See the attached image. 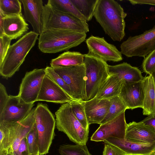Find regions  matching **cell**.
Returning a JSON list of instances; mask_svg holds the SVG:
<instances>
[{"label":"cell","mask_w":155,"mask_h":155,"mask_svg":"<svg viewBox=\"0 0 155 155\" xmlns=\"http://www.w3.org/2000/svg\"><path fill=\"white\" fill-rule=\"evenodd\" d=\"M127 15L116 1L98 0L94 17L106 34L114 41H120L125 35Z\"/></svg>","instance_id":"6da1fadb"},{"label":"cell","mask_w":155,"mask_h":155,"mask_svg":"<svg viewBox=\"0 0 155 155\" xmlns=\"http://www.w3.org/2000/svg\"><path fill=\"white\" fill-rule=\"evenodd\" d=\"M86 34L67 30H49L43 32L38 39V47L45 53L67 51L81 44Z\"/></svg>","instance_id":"7a4b0ae2"},{"label":"cell","mask_w":155,"mask_h":155,"mask_svg":"<svg viewBox=\"0 0 155 155\" xmlns=\"http://www.w3.org/2000/svg\"><path fill=\"white\" fill-rule=\"evenodd\" d=\"M39 35L31 31L10 46L2 63L0 74L8 79L18 71L28 54L35 45Z\"/></svg>","instance_id":"3957f363"},{"label":"cell","mask_w":155,"mask_h":155,"mask_svg":"<svg viewBox=\"0 0 155 155\" xmlns=\"http://www.w3.org/2000/svg\"><path fill=\"white\" fill-rule=\"evenodd\" d=\"M41 19L42 32L57 29L70 30L86 34L89 31L87 21L60 11L48 2L44 5Z\"/></svg>","instance_id":"277c9868"},{"label":"cell","mask_w":155,"mask_h":155,"mask_svg":"<svg viewBox=\"0 0 155 155\" xmlns=\"http://www.w3.org/2000/svg\"><path fill=\"white\" fill-rule=\"evenodd\" d=\"M57 129L76 144H86L89 130L85 129L74 114L70 102L62 104L55 112Z\"/></svg>","instance_id":"5b68a950"},{"label":"cell","mask_w":155,"mask_h":155,"mask_svg":"<svg viewBox=\"0 0 155 155\" xmlns=\"http://www.w3.org/2000/svg\"><path fill=\"white\" fill-rule=\"evenodd\" d=\"M86 70V99L95 97L101 85L110 76L107 62L88 54H84Z\"/></svg>","instance_id":"8992f818"},{"label":"cell","mask_w":155,"mask_h":155,"mask_svg":"<svg viewBox=\"0 0 155 155\" xmlns=\"http://www.w3.org/2000/svg\"><path fill=\"white\" fill-rule=\"evenodd\" d=\"M40 155L48 153L55 134L56 120L47 104L38 103L35 111Z\"/></svg>","instance_id":"52a82bcc"},{"label":"cell","mask_w":155,"mask_h":155,"mask_svg":"<svg viewBox=\"0 0 155 155\" xmlns=\"http://www.w3.org/2000/svg\"><path fill=\"white\" fill-rule=\"evenodd\" d=\"M120 48L122 54L127 57L144 58L155 49V25L140 35L129 37Z\"/></svg>","instance_id":"ba28073f"},{"label":"cell","mask_w":155,"mask_h":155,"mask_svg":"<svg viewBox=\"0 0 155 155\" xmlns=\"http://www.w3.org/2000/svg\"><path fill=\"white\" fill-rule=\"evenodd\" d=\"M52 68L70 87L73 99L74 100L85 101L86 96L84 64L70 67Z\"/></svg>","instance_id":"9c48e42d"},{"label":"cell","mask_w":155,"mask_h":155,"mask_svg":"<svg viewBox=\"0 0 155 155\" xmlns=\"http://www.w3.org/2000/svg\"><path fill=\"white\" fill-rule=\"evenodd\" d=\"M46 75L45 68L26 72L21 83L18 96L28 103L37 101L42 82Z\"/></svg>","instance_id":"30bf717a"},{"label":"cell","mask_w":155,"mask_h":155,"mask_svg":"<svg viewBox=\"0 0 155 155\" xmlns=\"http://www.w3.org/2000/svg\"><path fill=\"white\" fill-rule=\"evenodd\" d=\"M88 54L107 61L117 62L123 60L122 54L114 45L107 42L104 37L91 36L86 41Z\"/></svg>","instance_id":"8fae6325"},{"label":"cell","mask_w":155,"mask_h":155,"mask_svg":"<svg viewBox=\"0 0 155 155\" xmlns=\"http://www.w3.org/2000/svg\"><path fill=\"white\" fill-rule=\"evenodd\" d=\"M34 103H28L18 95H9L8 101L0 114V122L14 123L23 119L29 114Z\"/></svg>","instance_id":"7c38bea8"},{"label":"cell","mask_w":155,"mask_h":155,"mask_svg":"<svg viewBox=\"0 0 155 155\" xmlns=\"http://www.w3.org/2000/svg\"><path fill=\"white\" fill-rule=\"evenodd\" d=\"M124 112L113 120L100 127L91 138V141L104 142L110 137L125 139L127 124Z\"/></svg>","instance_id":"4fadbf2b"},{"label":"cell","mask_w":155,"mask_h":155,"mask_svg":"<svg viewBox=\"0 0 155 155\" xmlns=\"http://www.w3.org/2000/svg\"><path fill=\"white\" fill-rule=\"evenodd\" d=\"M118 96L127 109L142 108L144 97L143 80L133 82L123 81Z\"/></svg>","instance_id":"5bb4252c"},{"label":"cell","mask_w":155,"mask_h":155,"mask_svg":"<svg viewBox=\"0 0 155 155\" xmlns=\"http://www.w3.org/2000/svg\"><path fill=\"white\" fill-rule=\"evenodd\" d=\"M74 100L46 75L41 84L37 101L65 104Z\"/></svg>","instance_id":"9a60e30c"},{"label":"cell","mask_w":155,"mask_h":155,"mask_svg":"<svg viewBox=\"0 0 155 155\" xmlns=\"http://www.w3.org/2000/svg\"><path fill=\"white\" fill-rule=\"evenodd\" d=\"M125 140L137 143H153L155 142V129L142 121H133L127 124Z\"/></svg>","instance_id":"2e32d148"},{"label":"cell","mask_w":155,"mask_h":155,"mask_svg":"<svg viewBox=\"0 0 155 155\" xmlns=\"http://www.w3.org/2000/svg\"><path fill=\"white\" fill-rule=\"evenodd\" d=\"M84 105L89 124H101L110 105V100L96 97L87 101H81Z\"/></svg>","instance_id":"e0dca14e"},{"label":"cell","mask_w":155,"mask_h":155,"mask_svg":"<svg viewBox=\"0 0 155 155\" xmlns=\"http://www.w3.org/2000/svg\"><path fill=\"white\" fill-rule=\"evenodd\" d=\"M26 20L33 31L40 35L42 32V14L44 5L42 0H21Z\"/></svg>","instance_id":"ac0fdd59"},{"label":"cell","mask_w":155,"mask_h":155,"mask_svg":"<svg viewBox=\"0 0 155 155\" xmlns=\"http://www.w3.org/2000/svg\"><path fill=\"white\" fill-rule=\"evenodd\" d=\"M104 141L117 147L127 155H153L155 152V142L150 144L137 143L114 137H109Z\"/></svg>","instance_id":"d6986e66"},{"label":"cell","mask_w":155,"mask_h":155,"mask_svg":"<svg viewBox=\"0 0 155 155\" xmlns=\"http://www.w3.org/2000/svg\"><path fill=\"white\" fill-rule=\"evenodd\" d=\"M28 25L22 13L4 17V35L12 40L19 38L27 31Z\"/></svg>","instance_id":"ffe728a7"},{"label":"cell","mask_w":155,"mask_h":155,"mask_svg":"<svg viewBox=\"0 0 155 155\" xmlns=\"http://www.w3.org/2000/svg\"><path fill=\"white\" fill-rule=\"evenodd\" d=\"M110 75L117 76L123 81L137 82L143 78L141 71L137 67H133L127 62L115 65H108Z\"/></svg>","instance_id":"44dd1931"},{"label":"cell","mask_w":155,"mask_h":155,"mask_svg":"<svg viewBox=\"0 0 155 155\" xmlns=\"http://www.w3.org/2000/svg\"><path fill=\"white\" fill-rule=\"evenodd\" d=\"M35 107L33 108L28 115L23 119L12 123L15 133V140L12 146L15 154L17 151L21 140L26 137L28 133L35 124Z\"/></svg>","instance_id":"7402d4cb"},{"label":"cell","mask_w":155,"mask_h":155,"mask_svg":"<svg viewBox=\"0 0 155 155\" xmlns=\"http://www.w3.org/2000/svg\"><path fill=\"white\" fill-rule=\"evenodd\" d=\"M144 97L143 114L149 116L155 114V81L151 75L143 78Z\"/></svg>","instance_id":"603a6c76"},{"label":"cell","mask_w":155,"mask_h":155,"mask_svg":"<svg viewBox=\"0 0 155 155\" xmlns=\"http://www.w3.org/2000/svg\"><path fill=\"white\" fill-rule=\"evenodd\" d=\"M123 82V80L117 76L110 75L101 85L95 97L109 100L119 96Z\"/></svg>","instance_id":"cb8c5ba5"},{"label":"cell","mask_w":155,"mask_h":155,"mask_svg":"<svg viewBox=\"0 0 155 155\" xmlns=\"http://www.w3.org/2000/svg\"><path fill=\"white\" fill-rule=\"evenodd\" d=\"M84 54L79 52L67 51L52 59L50 62L51 67H67L84 64Z\"/></svg>","instance_id":"d4e9b609"},{"label":"cell","mask_w":155,"mask_h":155,"mask_svg":"<svg viewBox=\"0 0 155 155\" xmlns=\"http://www.w3.org/2000/svg\"><path fill=\"white\" fill-rule=\"evenodd\" d=\"M15 138V134L12 123L0 122V154L12 146Z\"/></svg>","instance_id":"484cf974"},{"label":"cell","mask_w":155,"mask_h":155,"mask_svg":"<svg viewBox=\"0 0 155 155\" xmlns=\"http://www.w3.org/2000/svg\"><path fill=\"white\" fill-rule=\"evenodd\" d=\"M71 1L87 21L92 19L98 0H71Z\"/></svg>","instance_id":"4316f807"},{"label":"cell","mask_w":155,"mask_h":155,"mask_svg":"<svg viewBox=\"0 0 155 155\" xmlns=\"http://www.w3.org/2000/svg\"><path fill=\"white\" fill-rule=\"evenodd\" d=\"M47 2L60 11L74 16L82 20L87 21L84 17L78 11L71 0H48Z\"/></svg>","instance_id":"83f0119b"},{"label":"cell","mask_w":155,"mask_h":155,"mask_svg":"<svg viewBox=\"0 0 155 155\" xmlns=\"http://www.w3.org/2000/svg\"><path fill=\"white\" fill-rule=\"evenodd\" d=\"M110 105L105 117L101 122L102 124L113 120L127 109L120 97L118 96L109 99Z\"/></svg>","instance_id":"f1b7e54d"},{"label":"cell","mask_w":155,"mask_h":155,"mask_svg":"<svg viewBox=\"0 0 155 155\" xmlns=\"http://www.w3.org/2000/svg\"><path fill=\"white\" fill-rule=\"evenodd\" d=\"M21 4L18 0H0V12L5 16L21 13Z\"/></svg>","instance_id":"f546056e"},{"label":"cell","mask_w":155,"mask_h":155,"mask_svg":"<svg viewBox=\"0 0 155 155\" xmlns=\"http://www.w3.org/2000/svg\"><path fill=\"white\" fill-rule=\"evenodd\" d=\"M60 155H92L86 144H65L60 146L58 149Z\"/></svg>","instance_id":"4dcf8cb0"},{"label":"cell","mask_w":155,"mask_h":155,"mask_svg":"<svg viewBox=\"0 0 155 155\" xmlns=\"http://www.w3.org/2000/svg\"><path fill=\"white\" fill-rule=\"evenodd\" d=\"M72 112L75 116L86 129L89 130V126L84 107L81 101L74 100L70 102Z\"/></svg>","instance_id":"1f68e13d"},{"label":"cell","mask_w":155,"mask_h":155,"mask_svg":"<svg viewBox=\"0 0 155 155\" xmlns=\"http://www.w3.org/2000/svg\"><path fill=\"white\" fill-rule=\"evenodd\" d=\"M45 69L46 75L74 99L72 91L70 87L64 80L54 71L53 68L51 66H47Z\"/></svg>","instance_id":"d6a6232c"},{"label":"cell","mask_w":155,"mask_h":155,"mask_svg":"<svg viewBox=\"0 0 155 155\" xmlns=\"http://www.w3.org/2000/svg\"><path fill=\"white\" fill-rule=\"evenodd\" d=\"M30 155L36 154L39 152L37 130L35 124L26 137Z\"/></svg>","instance_id":"836d02e7"},{"label":"cell","mask_w":155,"mask_h":155,"mask_svg":"<svg viewBox=\"0 0 155 155\" xmlns=\"http://www.w3.org/2000/svg\"><path fill=\"white\" fill-rule=\"evenodd\" d=\"M142 65L143 71L149 75L155 71V49L144 58Z\"/></svg>","instance_id":"e575fe53"},{"label":"cell","mask_w":155,"mask_h":155,"mask_svg":"<svg viewBox=\"0 0 155 155\" xmlns=\"http://www.w3.org/2000/svg\"><path fill=\"white\" fill-rule=\"evenodd\" d=\"M12 39L4 35L0 36V64L4 61L10 46Z\"/></svg>","instance_id":"d590c367"},{"label":"cell","mask_w":155,"mask_h":155,"mask_svg":"<svg viewBox=\"0 0 155 155\" xmlns=\"http://www.w3.org/2000/svg\"><path fill=\"white\" fill-rule=\"evenodd\" d=\"M104 147L103 155H127L120 149L106 141H104Z\"/></svg>","instance_id":"8d00e7d4"},{"label":"cell","mask_w":155,"mask_h":155,"mask_svg":"<svg viewBox=\"0 0 155 155\" xmlns=\"http://www.w3.org/2000/svg\"><path fill=\"white\" fill-rule=\"evenodd\" d=\"M9 98L5 87L0 83V114L2 112Z\"/></svg>","instance_id":"74e56055"},{"label":"cell","mask_w":155,"mask_h":155,"mask_svg":"<svg viewBox=\"0 0 155 155\" xmlns=\"http://www.w3.org/2000/svg\"><path fill=\"white\" fill-rule=\"evenodd\" d=\"M15 155H30L26 137L21 141Z\"/></svg>","instance_id":"f35d334b"},{"label":"cell","mask_w":155,"mask_h":155,"mask_svg":"<svg viewBox=\"0 0 155 155\" xmlns=\"http://www.w3.org/2000/svg\"><path fill=\"white\" fill-rule=\"evenodd\" d=\"M129 1L134 5L145 4L155 5V0H129Z\"/></svg>","instance_id":"ab89813d"},{"label":"cell","mask_w":155,"mask_h":155,"mask_svg":"<svg viewBox=\"0 0 155 155\" xmlns=\"http://www.w3.org/2000/svg\"><path fill=\"white\" fill-rule=\"evenodd\" d=\"M141 121L145 124L152 126L155 129V114L148 116Z\"/></svg>","instance_id":"60d3db41"},{"label":"cell","mask_w":155,"mask_h":155,"mask_svg":"<svg viewBox=\"0 0 155 155\" xmlns=\"http://www.w3.org/2000/svg\"><path fill=\"white\" fill-rule=\"evenodd\" d=\"M5 16L0 12V36L4 35V17Z\"/></svg>","instance_id":"b9f144b4"},{"label":"cell","mask_w":155,"mask_h":155,"mask_svg":"<svg viewBox=\"0 0 155 155\" xmlns=\"http://www.w3.org/2000/svg\"><path fill=\"white\" fill-rule=\"evenodd\" d=\"M1 155H15L13 150L12 148V147L11 146L7 150L6 152H5L4 153Z\"/></svg>","instance_id":"7bdbcfd3"},{"label":"cell","mask_w":155,"mask_h":155,"mask_svg":"<svg viewBox=\"0 0 155 155\" xmlns=\"http://www.w3.org/2000/svg\"><path fill=\"white\" fill-rule=\"evenodd\" d=\"M155 81V71L151 75Z\"/></svg>","instance_id":"ee69618b"},{"label":"cell","mask_w":155,"mask_h":155,"mask_svg":"<svg viewBox=\"0 0 155 155\" xmlns=\"http://www.w3.org/2000/svg\"><path fill=\"white\" fill-rule=\"evenodd\" d=\"M40 155L39 153H38L36 154H34V155Z\"/></svg>","instance_id":"f6af8a7d"},{"label":"cell","mask_w":155,"mask_h":155,"mask_svg":"<svg viewBox=\"0 0 155 155\" xmlns=\"http://www.w3.org/2000/svg\"><path fill=\"white\" fill-rule=\"evenodd\" d=\"M153 155H155V152L154 153Z\"/></svg>","instance_id":"bcb514c9"}]
</instances>
